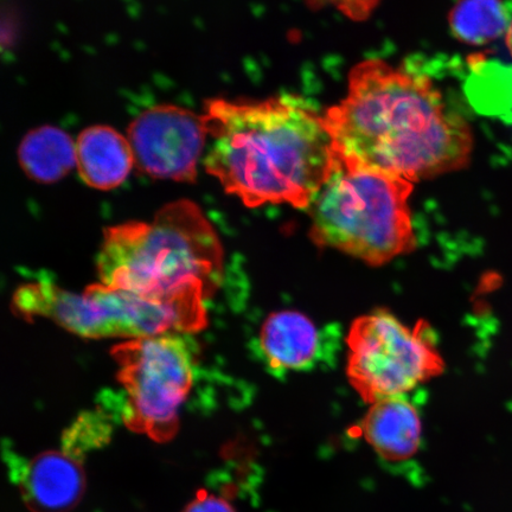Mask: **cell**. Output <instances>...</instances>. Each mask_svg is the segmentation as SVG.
Segmentation results:
<instances>
[{
  "mask_svg": "<svg viewBox=\"0 0 512 512\" xmlns=\"http://www.w3.org/2000/svg\"><path fill=\"white\" fill-rule=\"evenodd\" d=\"M112 355L126 394L125 426L158 444L169 443L179 431V411L194 382L190 339L183 334L131 339L115 345Z\"/></svg>",
  "mask_w": 512,
  "mask_h": 512,
  "instance_id": "8992f818",
  "label": "cell"
},
{
  "mask_svg": "<svg viewBox=\"0 0 512 512\" xmlns=\"http://www.w3.org/2000/svg\"><path fill=\"white\" fill-rule=\"evenodd\" d=\"M210 144L204 169L248 208L309 209L334 165L323 118L292 98L204 105Z\"/></svg>",
  "mask_w": 512,
  "mask_h": 512,
  "instance_id": "7a4b0ae2",
  "label": "cell"
},
{
  "mask_svg": "<svg viewBox=\"0 0 512 512\" xmlns=\"http://www.w3.org/2000/svg\"><path fill=\"white\" fill-rule=\"evenodd\" d=\"M208 137L206 114L176 105L147 108L127 130L137 170L178 183L196 182Z\"/></svg>",
  "mask_w": 512,
  "mask_h": 512,
  "instance_id": "ba28073f",
  "label": "cell"
},
{
  "mask_svg": "<svg viewBox=\"0 0 512 512\" xmlns=\"http://www.w3.org/2000/svg\"><path fill=\"white\" fill-rule=\"evenodd\" d=\"M96 268L101 284L145 298L208 299L222 279L223 249L201 208L178 200L160 209L151 223L107 228Z\"/></svg>",
  "mask_w": 512,
  "mask_h": 512,
  "instance_id": "3957f363",
  "label": "cell"
},
{
  "mask_svg": "<svg viewBox=\"0 0 512 512\" xmlns=\"http://www.w3.org/2000/svg\"><path fill=\"white\" fill-rule=\"evenodd\" d=\"M448 22L457 40L484 46L505 35L510 19L503 0H457Z\"/></svg>",
  "mask_w": 512,
  "mask_h": 512,
  "instance_id": "5bb4252c",
  "label": "cell"
},
{
  "mask_svg": "<svg viewBox=\"0 0 512 512\" xmlns=\"http://www.w3.org/2000/svg\"><path fill=\"white\" fill-rule=\"evenodd\" d=\"M323 121L338 155L411 183L464 169L475 143L430 79L380 60L351 70L347 96Z\"/></svg>",
  "mask_w": 512,
  "mask_h": 512,
  "instance_id": "6da1fadb",
  "label": "cell"
},
{
  "mask_svg": "<svg viewBox=\"0 0 512 512\" xmlns=\"http://www.w3.org/2000/svg\"><path fill=\"white\" fill-rule=\"evenodd\" d=\"M207 298L189 296L160 302L104 284L74 293L48 281L18 287L12 310L27 320L48 318L83 338H145L190 334L206 328Z\"/></svg>",
  "mask_w": 512,
  "mask_h": 512,
  "instance_id": "5b68a950",
  "label": "cell"
},
{
  "mask_svg": "<svg viewBox=\"0 0 512 512\" xmlns=\"http://www.w3.org/2000/svg\"><path fill=\"white\" fill-rule=\"evenodd\" d=\"M413 183L338 155L309 207L311 238L381 266L416 246L409 196Z\"/></svg>",
  "mask_w": 512,
  "mask_h": 512,
  "instance_id": "277c9868",
  "label": "cell"
},
{
  "mask_svg": "<svg viewBox=\"0 0 512 512\" xmlns=\"http://www.w3.org/2000/svg\"><path fill=\"white\" fill-rule=\"evenodd\" d=\"M182 512H236L233 505L227 499L198 492V495L183 509Z\"/></svg>",
  "mask_w": 512,
  "mask_h": 512,
  "instance_id": "e0dca14e",
  "label": "cell"
},
{
  "mask_svg": "<svg viewBox=\"0 0 512 512\" xmlns=\"http://www.w3.org/2000/svg\"><path fill=\"white\" fill-rule=\"evenodd\" d=\"M347 344L349 381L370 405L405 395L445 368L426 323L409 328L384 311L355 319Z\"/></svg>",
  "mask_w": 512,
  "mask_h": 512,
  "instance_id": "52a82bcc",
  "label": "cell"
},
{
  "mask_svg": "<svg viewBox=\"0 0 512 512\" xmlns=\"http://www.w3.org/2000/svg\"><path fill=\"white\" fill-rule=\"evenodd\" d=\"M110 435V426L106 424L105 418L87 413L66 431L62 450L82 462L83 454L96 446L104 445Z\"/></svg>",
  "mask_w": 512,
  "mask_h": 512,
  "instance_id": "9a60e30c",
  "label": "cell"
},
{
  "mask_svg": "<svg viewBox=\"0 0 512 512\" xmlns=\"http://www.w3.org/2000/svg\"><path fill=\"white\" fill-rule=\"evenodd\" d=\"M312 8L320 6H334L342 14L352 19V21H366L371 15L380 0H306Z\"/></svg>",
  "mask_w": 512,
  "mask_h": 512,
  "instance_id": "2e32d148",
  "label": "cell"
},
{
  "mask_svg": "<svg viewBox=\"0 0 512 512\" xmlns=\"http://www.w3.org/2000/svg\"><path fill=\"white\" fill-rule=\"evenodd\" d=\"M133 166L130 140L111 126L87 127L76 139V169L89 188H118L130 176Z\"/></svg>",
  "mask_w": 512,
  "mask_h": 512,
  "instance_id": "7c38bea8",
  "label": "cell"
},
{
  "mask_svg": "<svg viewBox=\"0 0 512 512\" xmlns=\"http://www.w3.org/2000/svg\"><path fill=\"white\" fill-rule=\"evenodd\" d=\"M18 486L30 512H72L85 496L87 477L79 459L46 451L25 466Z\"/></svg>",
  "mask_w": 512,
  "mask_h": 512,
  "instance_id": "9c48e42d",
  "label": "cell"
},
{
  "mask_svg": "<svg viewBox=\"0 0 512 512\" xmlns=\"http://www.w3.org/2000/svg\"><path fill=\"white\" fill-rule=\"evenodd\" d=\"M361 428L367 443L388 462H405L419 451L421 419L405 395L371 403Z\"/></svg>",
  "mask_w": 512,
  "mask_h": 512,
  "instance_id": "8fae6325",
  "label": "cell"
},
{
  "mask_svg": "<svg viewBox=\"0 0 512 512\" xmlns=\"http://www.w3.org/2000/svg\"><path fill=\"white\" fill-rule=\"evenodd\" d=\"M18 160L32 181L56 183L76 168V142L59 127H37L23 138Z\"/></svg>",
  "mask_w": 512,
  "mask_h": 512,
  "instance_id": "4fadbf2b",
  "label": "cell"
},
{
  "mask_svg": "<svg viewBox=\"0 0 512 512\" xmlns=\"http://www.w3.org/2000/svg\"><path fill=\"white\" fill-rule=\"evenodd\" d=\"M505 46H507L509 54L512 57V19H510L508 30L505 32Z\"/></svg>",
  "mask_w": 512,
  "mask_h": 512,
  "instance_id": "ac0fdd59",
  "label": "cell"
},
{
  "mask_svg": "<svg viewBox=\"0 0 512 512\" xmlns=\"http://www.w3.org/2000/svg\"><path fill=\"white\" fill-rule=\"evenodd\" d=\"M323 331L296 311L273 313L262 325L259 348L268 368L277 373L310 370L322 361Z\"/></svg>",
  "mask_w": 512,
  "mask_h": 512,
  "instance_id": "30bf717a",
  "label": "cell"
}]
</instances>
